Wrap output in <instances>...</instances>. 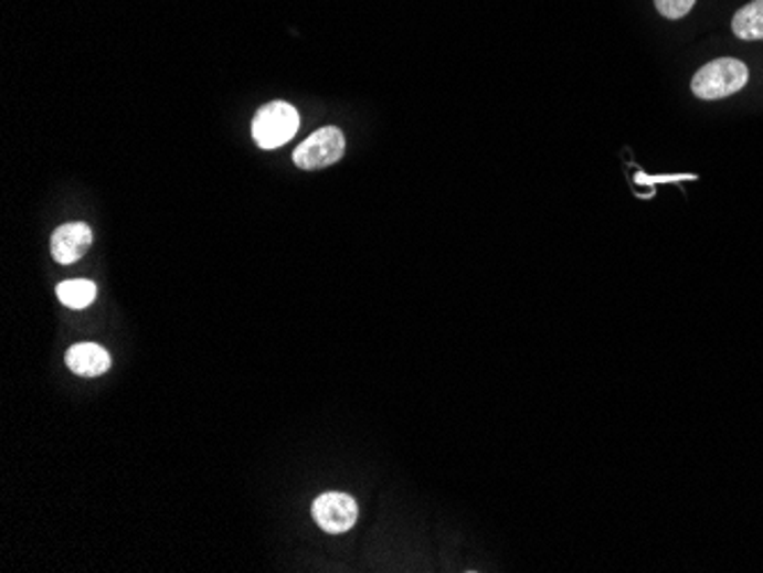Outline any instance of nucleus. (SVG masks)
Listing matches in <instances>:
<instances>
[{"label": "nucleus", "mask_w": 763, "mask_h": 573, "mask_svg": "<svg viewBox=\"0 0 763 573\" xmlns=\"http://www.w3.org/2000/svg\"><path fill=\"white\" fill-rule=\"evenodd\" d=\"M750 81L745 62L736 57H718L692 76L690 89L702 100H720L741 92Z\"/></svg>", "instance_id": "obj_1"}, {"label": "nucleus", "mask_w": 763, "mask_h": 573, "mask_svg": "<svg viewBox=\"0 0 763 573\" xmlns=\"http://www.w3.org/2000/svg\"><path fill=\"white\" fill-rule=\"evenodd\" d=\"M297 128H300V115H297V110L286 104V100H273V104L263 106L256 113L252 121V138L261 149L271 151L293 140Z\"/></svg>", "instance_id": "obj_2"}, {"label": "nucleus", "mask_w": 763, "mask_h": 573, "mask_svg": "<svg viewBox=\"0 0 763 573\" xmlns=\"http://www.w3.org/2000/svg\"><path fill=\"white\" fill-rule=\"evenodd\" d=\"M343 153V130L337 126H325L309 135V138L293 151V162L300 167V170H325V167L339 162Z\"/></svg>", "instance_id": "obj_3"}, {"label": "nucleus", "mask_w": 763, "mask_h": 573, "mask_svg": "<svg viewBox=\"0 0 763 573\" xmlns=\"http://www.w3.org/2000/svg\"><path fill=\"white\" fill-rule=\"evenodd\" d=\"M311 514L320 530L329 534H343L357 523L359 508L352 496L341 494V491H329L314 500Z\"/></svg>", "instance_id": "obj_4"}, {"label": "nucleus", "mask_w": 763, "mask_h": 573, "mask_svg": "<svg viewBox=\"0 0 763 573\" xmlns=\"http://www.w3.org/2000/svg\"><path fill=\"white\" fill-rule=\"evenodd\" d=\"M92 247V229L85 222H66L51 235V254L57 263L72 265Z\"/></svg>", "instance_id": "obj_5"}, {"label": "nucleus", "mask_w": 763, "mask_h": 573, "mask_svg": "<svg viewBox=\"0 0 763 573\" xmlns=\"http://www.w3.org/2000/svg\"><path fill=\"white\" fill-rule=\"evenodd\" d=\"M66 365H70L72 373L81 378H98L108 373L110 368V354L102 346L96 343H78L74 348L66 350L64 357Z\"/></svg>", "instance_id": "obj_6"}, {"label": "nucleus", "mask_w": 763, "mask_h": 573, "mask_svg": "<svg viewBox=\"0 0 763 573\" xmlns=\"http://www.w3.org/2000/svg\"><path fill=\"white\" fill-rule=\"evenodd\" d=\"M734 35L743 42L763 40V0H752L743 6L732 19Z\"/></svg>", "instance_id": "obj_7"}, {"label": "nucleus", "mask_w": 763, "mask_h": 573, "mask_svg": "<svg viewBox=\"0 0 763 573\" xmlns=\"http://www.w3.org/2000/svg\"><path fill=\"white\" fill-rule=\"evenodd\" d=\"M57 299L64 307L70 309H87L94 297H96V286L87 279H74V282H62L57 288Z\"/></svg>", "instance_id": "obj_8"}, {"label": "nucleus", "mask_w": 763, "mask_h": 573, "mask_svg": "<svg viewBox=\"0 0 763 573\" xmlns=\"http://www.w3.org/2000/svg\"><path fill=\"white\" fill-rule=\"evenodd\" d=\"M695 3H698V0H654L656 10L670 21L683 19L695 8Z\"/></svg>", "instance_id": "obj_9"}]
</instances>
